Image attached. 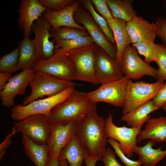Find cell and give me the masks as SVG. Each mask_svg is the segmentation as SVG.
Listing matches in <instances>:
<instances>
[{"label":"cell","instance_id":"1","mask_svg":"<svg viewBox=\"0 0 166 166\" xmlns=\"http://www.w3.org/2000/svg\"><path fill=\"white\" fill-rule=\"evenodd\" d=\"M96 109L91 111L77 124L75 134L89 156L99 161L105 152L108 139L105 120L97 114Z\"/></svg>","mask_w":166,"mask_h":166},{"label":"cell","instance_id":"2","mask_svg":"<svg viewBox=\"0 0 166 166\" xmlns=\"http://www.w3.org/2000/svg\"><path fill=\"white\" fill-rule=\"evenodd\" d=\"M96 105L97 103L90 101L83 92L75 89L67 98L52 109L48 120L51 124L79 122L91 111L97 109Z\"/></svg>","mask_w":166,"mask_h":166},{"label":"cell","instance_id":"3","mask_svg":"<svg viewBox=\"0 0 166 166\" xmlns=\"http://www.w3.org/2000/svg\"><path fill=\"white\" fill-rule=\"evenodd\" d=\"M29 85L31 89V93L22 101V105H23L40 98L56 95L69 86H79L81 85L44 73L35 71Z\"/></svg>","mask_w":166,"mask_h":166},{"label":"cell","instance_id":"4","mask_svg":"<svg viewBox=\"0 0 166 166\" xmlns=\"http://www.w3.org/2000/svg\"><path fill=\"white\" fill-rule=\"evenodd\" d=\"M97 46L96 43L65 52L74 63L76 73L73 80L86 81L94 85L100 83L95 71V59Z\"/></svg>","mask_w":166,"mask_h":166},{"label":"cell","instance_id":"5","mask_svg":"<svg viewBox=\"0 0 166 166\" xmlns=\"http://www.w3.org/2000/svg\"><path fill=\"white\" fill-rule=\"evenodd\" d=\"M74 87L69 86L56 95L34 101L26 105H15L11 109V118L17 121L35 114H43L48 117L53 107L70 96L74 89Z\"/></svg>","mask_w":166,"mask_h":166},{"label":"cell","instance_id":"6","mask_svg":"<svg viewBox=\"0 0 166 166\" xmlns=\"http://www.w3.org/2000/svg\"><path fill=\"white\" fill-rule=\"evenodd\" d=\"M164 81L148 83L141 81L133 82L129 79L127 84V94L122 111L124 115L153 99L163 86Z\"/></svg>","mask_w":166,"mask_h":166},{"label":"cell","instance_id":"7","mask_svg":"<svg viewBox=\"0 0 166 166\" xmlns=\"http://www.w3.org/2000/svg\"><path fill=\"white\" fill-rule=\"evenodd\" d=\"M32 68L35 71L47 73L66 80H73L76 73L74 63L61 48H55L49 58L37 61Z\"/></svg>","mask_w":166,"mask_h":166},{"label":"cell","instance_id":"8","mask_svg":"<svg viewBox=\"0 0 166 166\" xmlns=\"http://www.w3.org/2000/svg\"><path fill=\"white\" fill-rule=\"evenodd\" d=\"M129 79H122L101 84L97 89L83 94L92 102H102L115 107H124L127 94V84Z\"/></svg>","mask_w":166,"mask_h":166},{"label":"cell","instance_id":"9","mask_svg":"<svg viewBox=\"0 0 166 166\" xmlns=\"http://www.w3.org/2000/svg\"><path fill=\"white\" fill-rule=\"evenodd\" d=\"M13 127L17 133L26 135L34 142L46 144L51 133V124L48 121L47 116L35 114L14 122Z\"/></svg>","mask_w":166,"mask_h":166},{"label":"cell","instance_id":"10","mask_svg":"<svg viewBox=\"0 0 166 166\" xmlns=\"http://www.w3.org/2000/svg\"><path fill=\"white\" fill-rule=\"evenodd\" d=\"M135 47L128 45L125 49L122 57V72L128 79L139 80L147 76L156 78L157 69L142 60Z\"/></svg>","mask_w":166,"mask_h":166},{"label":"cell","instance_id":"11","mask_svg":"<svg viewBox=\"0 0 166 166\" xmlns=\"http://www.w3.org/2000/svg\"><path fill=\"white\" fill-rule=\"evenodd\" d=\"M105 121V129L107 138L117 141L123 153L128 158L132 157L134 152L133 149L137 146V138L141 128L117 126L114 124L113 116L110 113H109Z\"/></svg>","mask_w":166,"mask_h":166},{"label":"cell","instance_id":"12","mask_svg":"<svg viewBox=\"0 0 166 166\" xmlns=\"http://www.w3.org/2000/svg\"><path fill=\"white\" fill-rule=\"evenodd\" d=\"M87 11L81 4L74 12L73 18L75 21L78 24H82L94 43L116 60L117 49L109 41L89 12Z\"/></svg>","mask_w":166,"mask_h":166},{"label":"cell","instance_id":"13","mask_svg":"<svg viewBox=\"0 0 166 166\" xmlns=\"http://www.w3.org/2000/svg\"><path fill=\"white\" fill-rule=\"evenodd\" d=\"M79 122L72 121L65 124H51V133L46 144L49 159L58 157L62 149L75 135Z\"/></svg>","mask_w":166,"mask_h":166},{"label":"cell","instance_id":"14","mask_svg":"<svg viewBox=\"0 0 166 166\" xmlns=\"http://www.w3.org/2000/svg\"><path fill=\"white\" fill-rule=\"evenodd\" d=\"M35 71L32 68L22 70L10 78L0 92V99L3 106L13 107L15 106V97L18 95L25 94L26 87Z\"/></svg>","mask_w":166,"mask_h":166},{"label":"cell","instance_id":"15","mask_svg":"<svg viewBox=\"0 0 166 166\" xmlns=\"http://www.w3.org/2000/svg\"><path fill=\"white\" fill-rule=\"evenodd\" d=\"M95 71L100 84L118 80L124 76L121 66L98 45L95 55Z\"/></svg>","mask_w":166,"mask_h":166},{"label":"cell","instance_id":"16","mask_svg":"<svg viewBox=\"0 0 166 166\" xmlns=\"http://www.w3.org/2000/svg\"><path fill=\"white\" fill-rule=\"evenodd\" d=\"M51 28V25L42 15L35 21L32 26L31 31L35 35L33 40L37 60L48 59L54 53V42L49 39L50 31Z\"/></svg>","mask_w":166,"mask_h":166},{"label":"cell","instance_id":"17","mask_svg":"<svg viewBox=\"0 0 166 166\" xmlns=\"http://www.w3.org/2000/svg\"><path fill=\"white\" fill-rule=\"evenodd\" d=\"M47 10L38 0H22L19 6L18 20V26L23 32L24 36L29 37L35 21Z\"/></svg>","mask_w":166,"mask_h":166},{"label":"cell","instance_id":"18","mask_svg":"<svg viewBox=\"0 0 166 166\" xmlns=\"http://www.w3.org/2000/svg\"><path fill=\"white\" fill-rule=\"evenodd\" d=\"M126 27L132 44L140 42H154L157 36L155 22L150 23L136 15L126 23Z\"/></svg>","mask_w":166,"mask_h":166},{"label":"cell","instance_id":"19","mask_svg":"<svg viewBox=\"0 0 166 166\" xmlns=\"http://www.w3.org/2000/svg\"><path fill=\"white\" fill-rule=\"evenodd\" d=\"M81 4L79 0H76L73 4L58 11L47 10L42 16L52 28L68 26L87 31L84 26L77 24L73 18L74 12Z\"/></svg>","mask_w":166,"mask_h":166},{"label":"cell","instance_id":"20","mask_svg":"<svg viewBox=\"0 0 166 166\" xmlns=\"http://www.w3.org/2000/svg\"><path fill=\"white\" fill-rule=\"evenodd\" d=\"M150 139L155 143L166 142V116L150 118L137 136V141Z\"/></svg>","mask_w":166,"mask_h":166},{"label":"cell","instance_id":"21","mask_svg":"<svg viewBox=\"0 0 166 166\" xmlns=\"http://www.w3.org/2000/svg\"><path fill=\"white\" fill-rule=\"evenodd\" d=\"M112 31L117 46L116 61L121 66L123 53L126 48L132 42L126 27V23L116 18L107 21Z\"/></svg>","mask_w":166,"mask_h":166},{"label":"cell","instance_id":"22","mask_svg":"<svg viewBox=\"0 0 166 166\" xmlns=\"http://www.w3.org/2000/svg\"><path fill=\"white\" fill-rule=\"evenodd\" d=\"M89 156L88 152L75 134L69 143L60 152L59 160H65L69 166H81Z\"/></svg>","mask_w":166,"mask_h":166},{"label":"cell","instance_id":"23","mask_svg":"<svg viewBox=\"0 0 166 166\" xmlns=\"http://www.w3.org/2000/svg\"><path fill=\"white\" fill-rule=\"evenodd\" d=\"M21 141L26 155L36 166H46L49 157L46 144H40L22 134Z\"/></svg>","mask_w":166,"mask_h":166},{"label":"cell","instance_id":"24","mask_svg":"<svg viewBox=\"0 0 166 166\" xmlns=\"http://www.w3.org/2000/svg\"><path fill=\"white\" fill-rule=\"evenodd\" d=\"M159 109L153 105L152 100H151L133 110L123 115L121 120L125 122L127 126L131 128H142L150 118L151 116L149 114Z\"/></svg>","mask_w":166,"mask_h":166},{"label":"cell","instance_id":"25","mask_svg":"<svg viewBox=\"0 0 166 166\" xmlns=\"http://www.w3.org/2000/svg\"><path fill=\"white\" fill-rule=\"evenodd\" d=\"M155 145V143L149 139L144 145L134 148V152L138 155V160L143 166H156L166 156V150H162L160 147L154 149Z\"/></svg>","mask_w":166,"mask_h":166},{"label":"cell","instance_id":"26","mask_svg":"<svg viewBox=\"0 0 166 166\" xmlns=\"http://www.w3.org/2000/svg\"><path fill=\"white\" fill-rule=\"evenodd\" d=\"M18 47L19 58L18 66L19 70L32 68L34 64L37 60L34 40L29 37L24 36Z\"/></svg>","mask_w":166,"mask_h":166},{"label":"cell","instance_id":"27","mask_svg":"<svg viewBox=\"0 0 166 166\" xmlns=\"http://www.w3.org/2000/svg\"><path fill=\"white\" fill-rule=\"evenodd\" d=\"M108 6L114 18L127 23L136 15L131 2L128 0H106Z\"/></svg>","mask_w":166,"mask_h":166},{"label":"cell","instance_id":"28","mask_svg":"<svg viewBox=\"0 0 166 166\" xmlns=\"http://www.w3.org/2000/svg\"><path fill=\"white\" fill-rule=\"evenodd\" d=\"M83 7L90 13L94 20L103 31L109 41L113 45L115 43L113 33L110 29L106 19L100 16L95 11L91 0H80Z\"/></svg>","mask_w":166,"mask_h":166},{"label":"cell","instance_id":"29","mask_svg":"<svg viewBox=\"0 0 166 166\" xmlns=\"http://www.w3.org/2000/svg\"><path fill=\"white\" fill-rule=\"evenodd\" d=\"M50 38L54 42L61 40H69L79 36L89 35L87 31L68 26L51 28Z\"/></svg>","mask_w":166,"mask_h":166},{"label":"cell","instance_id":"30","mask_svg":"<svg viewBox=\"0 0 166 166\" xmlns=\"http://www.w3.org/2000/svg\"><path fill=\"white\" fill-rule=\"evenodd\" d=\"M94 43L90 35L79 36L69 40L54 42L55 48H61L64 52L84 47Z\"/></svg>","mask_w":166,"mask_h":166},{"label":"cell","instance_id":"31","mask_svg":"<svg viewBox=\"0 0 166 166\" xmlns=\"http://www.w3.org/2000/svg\"><path fill=\"white\" fill-rule=\"evenodd\" d=\"M19 58V48L18 47L1 58L0 60V72L12 73L19 70L18 66Z\"/></svg>","mask_w":166,"mask_h":166},{"label":"cell","instance_id":"32","mask_svg":"<svg viewBox=\"0 0 166 166\" xmlns=\"http://www.w3.org/2000/svg\"><path fill=\"white\" fill-rule=\"evenodd\" d=\"M132 46L136 49L139 54L144 57V61L148 64L154 61L157 44L152 42H140L132 43Z\"/></svg>","mask_w":166,"mask_h":166},{"label":"cell","instance_id":"33","mask_svg":"<svg viewBox=\"0 0 166 166\" xmlns=\"http://www.w3.org/2000/svg\"><path fill=\"white\" fill-rule=\"evenodd\" d=\"M154 61L158 65L157 79L166 81V45L157 43Z\"/></svg>","mask_w":166,"mask_h":166},{"label":"cell","instance_id":"34","mask_svg":"<svg viewBox=\"0 0 166 166\" xmlns=\"http://www.w3.org/2000/svg\"><path fill=\"white\" fill-rule=\"evenodd\" d=\"M47 10L55 11L61 10L73 4L75 0H38Z\"/></svg>","mask_w":166,"mask_h":166},{"label":"cell","instance_id":"35","mask_svg":"<svg viewBox=\"0 0 166 166\" xmlns=\"http://www.w3.org/2000/svg\"><path fill=\"white\" fill-rule=\"evenodd\" d=\"M108 142L113 148L116 154L119 157L122 162L126 166H141L140 163L137 161H134L129 159L121 150L119 144L116 140L111 138L107 140Z\"/></svg>","mask_w":166,"mask_h":166},{"label":"cell","instance_id":"36","mask_svg":"<svg viewBox=\"0 0 166 166\" xmlns=\"http://www.w3.org/2000/svg\"><path fill=\"white\" fill-rule=\"evenodd\" d=\"M97 11L107 21L114 18L107 5L106 0H91Z\"/></svg>","mask_w":166,"mask_h":166},{"label":"cell","instance_id":"37","mask_svg":"<svg viewBox=\"0 0 166 166\" xmlns=\"http://www.w3.org/2000/svg\"><path fill=\"white\" fill-rule=\"evenodd\" d=\"M156 35L166 45V19L158 16L155 20Z\"/></svg>","mask_w":166,"mask_h":166},{"label":"cell","instance_id":"38","mask_svg":"<svg viewBox=\"0 0 166 166\" xmlns=\"http://www.w3.org/2000/svg\"><path fill=\"white\" fill-rule=\"evenodd\" d=\"M115 152L110 147L106 148L101 161L105 166H123L117 160Z\"/></svg>","mask_w":166,"mask_h":166},{"label":"cell","instance_id":"39","mask_svg":"<svg viewBox=\"0 0 166 166\" xmlns=\"http://www.w3.org/2000/svg\"><path fill=\"white\" fill-rule=\"evenodd\" d=\"M152 100L153 105L160 108L166 103V81L162 87Z\"/></svg>","mask_w":166,"mask_h":166},{"label":"cell","instance_id":"40","mask_svg":"<svg viewBox=\"0 0 166 166\" xmlns=\"http://www.w3.org/2000/svg\"><path fill=\"white\" fill-rule=\"evenodd\" d=\"M17 132L15 128L13 127L11 133L7 135L4 141L2 142L0 146V159L2 157L5 153L4 150L11 143V137Z\"/></svg>","mask_w":166,"mask_h":166},{"label":"cell","instance_id":"41","mask_svg":"<svg viewBox=\"0 0 166 166\" xmlns=\"http://www.w3.org/2000/svg\"><path fill=\"white\" fill-rule=\"evenodd\" d=\"M12 73L6 72H0V92L2 90L10 78Z\"/></svg>","mask_w":166,"mask_h":166},{"label":"cell","instance_id":"42","mask_svg":"<svg viewBox=\"0 0 166 166\" xmlns=\"http://www.w3.org/2000/svg\"><path fill=\"white\" fill-rule=\"evenodd\" d=\"M97 161L98 160L97 159L88 156L84 162L86 166H95Z\"/></svg>","mask_w":166,"mask_h":166},{"label":"cell","instance_id":"43","mask_svg":"<svg viewBox=\"0 0 166 166\" xmlns=\"http://www.w3.org/2000/svg\"><path fill=\"white\" fill-rule=\"evenodd\" d=\"M46 166H61L58 158L49 159Z\"/></svg>","mask_w":166,"mask_h":166},{"label":"cell","instance_id":"44","mask_svg":"<svg viewBox=\"0 0 166 166\" xmlns=\"http://www.w3.org/2000/svg\"><path fill=\"white\" fill-rule=\"evenodd\" d=\"M59 161L61 166H69L68 163L66 160H59Z\"/></svg>","mask_w":166,"mask_h":166},{"label":"cell","instance_id":"45","mask_svg":"<svg viewBox=\"0 0 166 166\" xmlns=\"http://www.w3.org/2000/svg\"><path fill=\"white\" fill-rule=\"evenodd\" d=\"M161 108L164 111L166 112V103Z\"/></svg>","mask_w":166,"mask_h":166},{"label":"cell","instance_id":"46","mask_svg":"<svg viewBox=\"0 0 166 166\" xmlns=\"http://www.w3.org/2000/svg\"><path fill=\"white\" fill-rule=\"evenodd\" d=\"M164 2L165 5V8L166 10V0H165L164 1Z\"/></svg>","mask_w":166,"mask_h":166},{"label":"cell","instance_id":"47","mask_svg":"<svg viewBox=\"0 0 166 166\" xmlns=\"http://www.w3.org/2000/svg\"></svg>","mask_w":166,"mask_h":166}]
</instances>
